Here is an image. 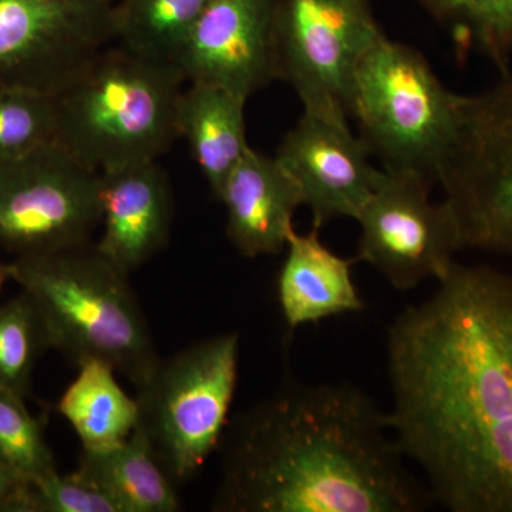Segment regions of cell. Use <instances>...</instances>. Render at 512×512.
I'll list each match as a JSON object with an SVG mask.
<instances>
[{
	"label": "cell",
	"instance_id": "6da1fadb",
	"mask_svg": "<svg viewBox=\"0 0 512 512\" xmlns=\"http://www.w3.org/2000/svg\"><path fill=\"white\" fill-rule=\"evenodd\" d=\"M387 330V424L451 512H512V274L454 264Z\"/></svg>",
	"mask_w": 512,
	"mask_h": 512
},
{
	"label": "cell",
	"instance_id": "7a4b0ae2",
	"mask_svg": "<svg viewBox=\"0 0 512 512\" xmlns=\"http://www.w3.org/2000/svg\"><path fill=\"white\" fill-rule=\"evenodd\" d=\"M217 512H421L434 503L372 397L286 379L228 424Z\"/></svg>",
	"mask_w": 512,
	"mask_h": 512
},
{
	"label": "cell",
	"instance_id": "3957f363",
	"mask_svg": "<svg viewBox=\"0 0 512 512\" xmlns=\"http://www.w3.org/2000/svg\"><path fill=\"white\" fill-rule=\"evenodd\" d=\"M128 276L93 242L10 262V278L35 302L50 349L76 366L101 360L138 389L161 359Z\"/></svg>",
	"mask_w": 512,
	"mask_h": 512
},
{
	"label": "cell",
	"instance_id": "277c9868",
	"mask_svg": "<svg viewBox=\"0 0 512 512\" xmlns=\"http://www.w3.org/2000/svg\"><path fill=\"white\" fill-rule=\"evenodd\" d=\"M184 82L174 64L106 47L53 96L56 143L99 174L158 161L180 138Z\"/></svg>",
	"mask_w": 512,
	"mask_h": 512
},
{
	"label": "cell",
	"instance_id": "5b68a950",
	"mask_svg": "<svg viewBox=\"0 0 512 512\" xmlns=\"http://www.w3.org/2000/svg\"><path fill=\"white\" fill-rule=\"evenodd\" d=\"M461 101L419 50L383 35L357 66L349 114L384 171L433 185L456 133Z\"/></svg>",
	"mask_w": 512,
	"mask_h": 512
},
{
	"label": "cell",
	"instance_id": "8992f818",
	"mask_svg": "<svg viewBox=\"0 0 512 512\" xmlns=\"http://www.w3.org/2000/svg\"><path fill=\"white\" fill-rule=\"evenodd\" d=\"M239 350L238 333L212 336L160 360L137 389V427L177 487L220 447L237 390Z\"/></svg>",
	"mask_w": 512,
	"mask_h": 512
},
{
	"label": "cell",
	"instance_id": "52a82bcc",
	"mask_svg": "<svg viewBox=\"0 0 512 512\" xmlns=\"http://www.w3.org/2000/svg\"><path fill=\"white\" fill-rule=\"evenodd\" d=\"M437 184L460 228L463 248L512 261V74L463 96L460 119Z\"/></svg>",
	"mask_w": 512,
	"mask_h": 512
},
{
	"label": "cell",
	"instance_id": "ba28073f",
	"mask_svg": "<svg viewBox=\"0 0 512 512\" xmlns=\"http://www.w3.org/2000/svg\"><path fill=\"white\" fill-rule=\"evenodd\" d=\"M383 35L369 0H279L276 80L295 90L303 113L348 123L357 66Z\"/></svg>",
	"mask_w": 512,
	"mask_h": 512
},
{
	"label": "cell",
	"instance_id": "9c48e42d",
	"mask_svg": "<svg viewBox=\"0 0 512 512\" xmlns=\"http://www.w3.org/2000/svg\"><path fill=\"white\" fill-rule=\"evenodd\" d=\"M100 174L59 144L0 164V248L28 256L92 242Z\"/></svg>",
	"mask_w": 512,
	"mask_h": 512
},
{
	"label": "cell",
	"instance_id": "30bf717a",
	"mask_svg": "<svg viewBox=\"0 0 512 512\" xmlns=\"http://www.w3.org/2000/svg\"><path fill=\"white\" fill-rule=\"evenodd\" d=\"M114 3L0 0V90L55 96L116 42Z\"/></svg>",
	"mask_w": 512,
	"mask_h": 512
},
{
	"label": "cell",
	"instance_id": "8fae6325",
	"mask_svg": "<svg viewBox=\"0 0 512 512\" xmlns=\"http://www.w3.org/2000/svg\"><path fill=\"white\" fill-rule=\"evenodd\" d=\"M384 171V170H383ZM431 184L416 175L387 173L357 215V261L366 262L397 291L427 279L443 281L463 249L447 201H430Z\"/></svg>",
	"mask_w": 512,
	"mask_h": 512
},
{
	"label": "cell",
	"instance_id": "7c38bea8",
	"mask_svg": "<svg viewBox=\"0 0 512 512\" xmlns=\"http://www.w3.org/2000/svg\"><path fill=\"white\" fill-rule=\"evenodd\" d=\"M279 0H211L178 57L185 82L222 87L249 99L276 80Z\"/></svg>",
	"mask_w": 512,
	"mask_h": 512
},
{
	"label": "cell",
	"instance_id": "4fadbf2b",
	"mask_svg": "<svg viewBox=\"0 0 512 512\" xmlns=\"http://www.w3.org/2000/svg\"><path fill=\"white\" fill-rule=\"evenodd\" d=\"M369 148L348 123L303 113L279 147L284 165L299 187L312 224L322 229L338 218L356 220L376 191L384 171L370 164Z\"/></svg>",
	"mask_w": 512,
	"mask_h": 512
},
{
	"label": "cell",
	"instance_id": "5bb4252c",
	"mask_svg": "<svg viewBox=\"0 0 512 512\" xmlns=\"http://www.w3.org/2000/svg\"><path fill=\"white\" fill-rule=\"evenodd\" d=\"M173 192L158 161L100 174V224L96 247L127 274L167 245L173 224Z\"/></svg>",
	"mask_w": 512,
	"mask_h": 512
},
{
	"label": "cell",
	"instance_id": "9a60e30c",
	"mask_svg": "<svg viewBox=\"0 0 512 512\" xmlns=\"http://www.w3.org/2000/svg\"><path fill=\"white\" fill-rule=\"evenodd\" d=\"M217 200L227 211V237L242 256L258 258L285 249L293 217L303 205L298 185L278 158L249 147L228 175Z\"/></svg>",
	"mask_w": 512,
	"mask_h": 512
},
{
	"label": "cell",
	"instance_id": "2e32d148",
	"mask_svg": "<svg viewBox=\"0 0 512 512\" xmlns=\"http://www.w3.org/2000/svg\"><path fill=\"white\" fill-rule=\"evenodd\" d=\"M285 249L276 293L289 329L365 309L352 274L357 259L342 258L326 247L319 229L313 228L309 234L293 229Z\"/></svg>",
	"mask_w": 512,
	"mask_h": 512
},
{
	"label": "cell",
	"instance_id": "e0dca14e",
	"mask_svg": "<svg viewBox=\"0 0 512 512\" xmlns=\"http://www.w3.org/2000/svg\"><path fill=\"white\" fill-rule=\"evenodd\" d=\"M245 97L205 83H190L178 103V136L187 140L202 175L218 198L231 171L249 150Z\"/></svg>",
	"mask_w": 512,
	"mask_h": 512
},
{
	"label": "cell",
	"instance_id": "ac0fdd59",
	"mask_svg": "<svg viewBox=\"0 0 512 512\" xmlns=\"http://www.w3.org/2000/svg\"><path fill=\"white\" fill-rule=\"evenodd\" d=\"M119 505L120 512H175L181 501L177 485L158 463L143 431L119 446L82 450L77 470Z\"/></svg>",
	"mask_w": 512,
	"mask_h": 512
},
{
	"label": "cell",
	"instance_id": "d6986e66",
	"mask_svg": "<svg viewBox=\"0 0 512 512\" xmlns=\"http://www.w3.org/2000/svg\"><path fill=\"white\" fill-rule=\"evenodd\" d=\"M64 390L57 409L69 421L82 450L104 451L119 446L137 429L140 407L116 379V370L101 360H87Z\"/></svg>",
	"mask_w": 512,
	"mask_h": 512
},
{
	"label": "cell",
	"instance_id": "ffe728a7",
	"mask_svg": "<svg viewBox=\"0 0 512 512\" xmlns=\"http://www.w3.org/2000/svg\"><path fill=\"white\" fill-rule=\"evenodd\" d=\"M211 0H117V45L156 62L174 64Z\"/></svg>",
	"mask_w": 512,
	"mask_h": 512
},
{
	"label": "cell",
	"instance_id": "44dd1931",
	"mask_svg": "<svg viewBox=\"0 0 512 512\" xmlns=\"http://www.w3.org/2000/svg\"><path fill=\"white\" fill-rule=\"evenodd\" d=\"M456 42L476 49L501 72L512 57V0H419Z\"/></svg>",
	"mask_w": 512,
	"mask_h": 512
},
{
	"label": "cell",
	"instance_id": "7402d4cb",
	"mask_svg": "<svg viewBox=\"0 0 512 512\" xmlns=\"http://www.w3.org/2000/svg\"><path fill=\"white\" fill-rule=\"evenodd\" d=\"M47 349L45 323L28 293L0 306V389L25 397L37 360Z\"/></svg>",
	"mask_w": 512,
	"mask_h": 512
},
{
	"label": "cell",
	"instance_id": "603a6c76",
	"mask_svg": "<svg viewBox=\"0 0 512 512\" xmlns=\"http://www.w3.org/2000/svg\"><path fill=\"white\" fill-rule=\"evenodd\" d=\"M56 143L55 99L25 89L0 90V164Z\"/></svg>",
	"mask_w": 512,
	"mask_h": 512
},
{
	"label": "cell",
	"instance_id": "cb8c5ba5",
	"mask_svg": "<svg viewBox=\"0 0 512 512\" xmlns=\"http://www.w3.org/2000/svg\"><path fill=\"white\" fill-rule=\"evenodd\" d=\"M0 460L28 484L56 471L43 424L22 396L5 389H0Z\"/></svg>",
	"mask_w": 512,
	"mask_h": 512
},
{
	"label": "cell",
	"instance_id": "d4e9b609",
	"mask_svg": "<svg viewBox=\"0 0 512 512\" xmlns=\"http://www.w3.org/2000/svg\"><path fill=\"white\" fill-rule=\"evenodd\" d=\"M23 512H120V508L79 471L56 470L28 485Z\"/></svg>",
	"mask_w": 512,
	"mask_h": 512
},
{
	"label": "cell",
	"instance_id": "484cf974",
	"mask_svg": "<svg viewBox=\"0 0 512 512\" xmlns=\"http://www.w3.org/2000/svg\"><path fill=\"white\" fill-rule=\"evenodd\" d=\"M28 485L0 460V512H23Z\"/></svg>",
	"mask_w": 512,
	"mask_h": 512
},
{
	"label": "cell",
	"instance_id": "4316f807",
	"mask_svg": "<svg viewBox=\"0 0 512 512\" xmlns=\"http://www.w3.org/2000/svg\"><path fill=\"white\" fill-rule=\"evenodd\" d=\"M8 281H12V278H10V264H6V262L0 259V289H2L3 285Z\"/></svg>",
	"mask_w": 512,
	"mask_h": 512
},
{
	"label": "cell",
	"instance_id": "83f0119b",
	"mask_svg": "<svg viewBox=\"0 0 512 512\" xmlns=\"http://www.w3.org/2000/svg\"><path fill=\"white\" fill-rule=\"evenodd\" d=\"M103 2H107V3H116L117 0H103Z\"/></svg>",
	"mask_w": 512,
	"mask_h": 512
}]
</instances>
